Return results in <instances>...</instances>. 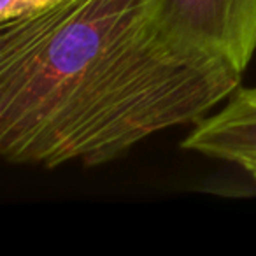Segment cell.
Listing matches in <instances>:
<instances>
[{"label": "cell", "instance_id": "1", "mask_svg": "<svg viewBox=\"0 0 256 256\" xmlns=\"http://www.w3.org/2000/svg\"><path fill=\"white\" fill-rule=\"evenodd\" d=\"M240 79L176 42L148 0H62L0 23V154L96 167L196 124Z\"/></svg>", "mask_w": 256, "mask_h": 256}, {"label": "cell", "instance_id": "2", "mask_svg": "<svg viewBox=\"0 0 256 256\" xmlns=\"http://www.w3.org/2000/svg\"><path fill=\"white\" fill-rule=\"evenodd\" d=\"M181 46L244 74L256 53V0H148Z\"/></svg>", "mask_w": 256, "mask_h": 256}, {"label": "cell", "instance_id": "3", "mask_svg": "<svg viewBox=\"0 0 256 256\" xmlns=\"http://www.w3.org/2000/svg\"><path fill=\"white\" fill-rule=\"evenodd\" d=\"M181 146L242 168L256 164V86H238L220 109L193 124Z\"/></svg>", "mask_w": 256, "mask_h": 256}, {"label": "cell", "instance_id": "4", "mask_svg": "<svg viewBox=\"0 0 256 256\" xmlns=\"http://www.w3.org/2000/svg\"><path fill=\"white\" fill-rule=\"evenodd\" d=\"M62 0H0V23L39 12Z\"/></svg>", "mask_w": 256, "mask_h": 256}, {"label": "cell", "instance_id": "5", "mask_svg": "<svg viewBox=\"0 0 256 256\" xmlns=\"http://www.w3.org/2000/svg\"><path fill=\"white\" fill-rule=\"evenodd\" d=\"M242 170H246L248 172V176L249 178L252 179V181L256 182V164H251V165H246L244 168H242Z\"/></svg>", "mask_w": 256, "mask_h": 256}]
</instances>
